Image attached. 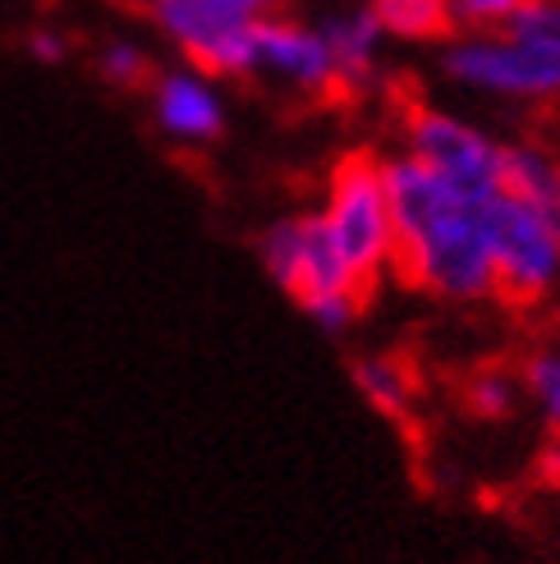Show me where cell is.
Returning <instances> with one entry per match:
<instances>
[{"label":"cell","mask_w":560,"mask_h":564,"mask_svg":"<svg viewBox=\"0 0 560 564\" xmlns=\"http://www.w3.org/2000/svg\"><path fill=\"white\" fill-rule=\"evenodd\" d=\"M216 74L198 65H171L157 69L148 83V110L161 138H171L175 148L203 152L226 133V97L216 88Z\"/></svg>","instance_id":"cell-9"},{"label":"cell","mask_w":560,"mask_h":564,"mask_svg":"<svg viewBox=\"0 0 560 564\" xmlns=\"http://www.w3.org/2000/svg\"><path fill=\"white\" fill-rule=\"evenodd\" d=\"M538 477L547 487H560V432H547V441L538 449Z\"/></svg>","instance_id":"cell-19"},{"label":"cell","mask_w":560,"mask_h":564,"mask_svg":"<svg viewBox=\"0 0 560 564\" xmlns=\"http://www.w3.org/2000/svg\"><path fill=\"white\" fill-rule=\"evenodd\" d=\"M354 386L377 413L386 417H409L418 404V372L396 354H363L354 362Z\"/></svg>","instance_id":"cell-12"},{"label":"cell","mask_w":560,"mask_h":564,"mask_svg":"<svg viewBox=\"0 0 560 564\" xmlns=\"http://www.w3.org/2000/svg\"><path fill=\"white\" fill-rule=\"evenodd\" d=\"M381 175L396 212V275L441 303L496 299L487 197L437 175L409 152L381 156Z\"/></svg>","instance_id":"cell-1"},{"label":"cell","mask_w":560,"mask_h":564,"mask_svg":"<svg viewBox=\"0 0 560 564\" xmlns=\"http://www.w3.org/2000/svg\"><path fill=\"white\" fill-rule=\"evenodd\" d=\"M437 69L451 88L500 106L560 101V0L524 6L487 33H451L437 42Z\"/></svg>","instance_id":"cell-2"},{"label":"cell","mask_w":560,"mask_h":564,"mask_svg":"<svg viewBox=\"0 0 560 564\" xmlns=\"http://www.w3.org/2000/svg\"><path fill=\"white\" fill-rule=\"evenodd\" d=\"M460 394H464V409H469L473 417H483V422H506V417H515L519 404H524L519 372H515V368H500V362L469 372Z\"/></svg>","instance_id":"cell-15"},{"label":"cell","mask_w":560,"mask_h":564,"mask_svg":"<svg viewBox=\"0 0 560 564\" xmlns=\"http://www.w3.org/2000/svg\"><path fill=\"white\" fill-rule=\"evenodd\" d=\"M152 28L180 61L216 78H248L258 23L286 10V0H143Z\"/></svg>","instance_id":"cell-5"},{"label":"cell","mask_w":560,"mask_h":564,"mask_svg":"<svg viewBox=\"0 0 560 564\" xmlns=\"http://www.w3.org/2000/svg\"><path fill=\"white\" fill-rule=\"evenodd\" d=\"M487 243L500 303L547 307L560 299V235L534 203L496 188L487 197Z\"/></svg>","instance_id":"cell-6"},{"label":"cell","mask_w":560,"mask_h":564,"mask_svg":"<svg viewBox=\"0 0 560 564\" xmlns=\"http://www.w3.org/2000/svg\"><path fill=\"white\" fill-rule=\"evenodd\" d=\"M322 230L335 248V258L358 280L363 290H377L381 280L396 275V212L381 175V156L373 152H345L331 165L322 188Z\"/></svg>","instance_id":"cell-4"},{"label":"cell","mask_w":560,"mask_h":564,"mask_svg":"<svg viewBox=\"0 0 560 564\" xmlns=\"http://www.w3.org/2000/svg\"><path fill=\"white\" fill-rule=\"evenodd\" d=\"M28 55H33L37 65H61L65 55H69V42L61 33H51V28H37V33H28Z\"/></svg>","instance_id":"cell-18"},{"label":"cell","mask_w":560,"mask_h":564,"mask_svg":"<svg viewBox=\"0 0 560 564\" xmlns=\"http://www.w3.org/2000/svg\"><path fill=\"white\" fill-rule=\"evenodd\" d=\"M515 372L524 386V404L538 413L547 432H560V345L528 349Z\"/></svg>","instance_id":"cell-14"},{"label":"cell","mask_w":560,"mask_h":564,"mask_svg":"<svg viewBox=\"0 0 560 564\" xmlns=\"http://www.w3.org/2000/svg\"><path fill=\"white\" fill-rule=\"evenodd\" d=\"M500 188H510L515 197H524V203H534L551 220V230L560 235V152L534 143V138H524V143H506Z\"/></svg>","instance_id":"cell-11"},{"label":"cell","mask_w":560,"mask_h":564,"mask_svg":"<svg viewBox=\"0 0 560 564\" xmlns=\"http://www.w3.org/2000/svg\"><path fill=\"white\" fill-rule=\"evenodd\" d=\"M368 10L390 42L432 46L451 37V19H445L441 0H368Z\"/></svg>","instance_id":"cell-13"},{"label":"cell","mask_w":560,"mask_h":564,"mask_svg":"<svg viewBox=\"0 0 560 564\" xmlns=\"http://www.w3.org/2000/svg\"><path fill=\"white\" fill-rule=\"evenodd\" d=\"M445 19H451V33H487L500 28L524 0H441Z\"/></svg>","instance_id":"cell-17"},{"label":"cell","mask_w":560,"mask_h":564,"mask_svg":"<svg viewBox=\"0 0 560 564\" xmlns=\"http://www.w3.org/2000/svg\"><path fill=\"white\" fill-rule=\"evenodd\" d=\"M248 78L267 83L276 93H290L299 101L341 97L331 42L322 33V23L290 19V14H271L258 23L254 51H248Z\"/></svg>","instance_id":"cell-8"},{"label":"cell","mask_w":560,"mask_h":564,"mask_svg":"<svg viewBox=\"0 0 560 564\" xmlns=\"http://www.w3.org/2000/svg\"><path fill=\"white\" fill-rule=\"evenodd\" d=\"M400 152L432 165L437 175L451 184L492 197L500 188V161H506V143L492 138L487 129L469 124L464 116L432 101H413L400 116Z\"/></svg>","instance_id":"cell-7"},{"label":"cell","mask_w":560,"mask_h":564,"mask_svg":"<svg viewBox=\"0 0 560 564\" xmlns=\"http://www.w3.org/2000/svg\"><path fill=\"white\" fill-rule=\"evenodd\" d=\"M258 258L276 285L331 335H345L358 322L363 303H368V290L335 258L317 212H294L271 220L258 235Z\"/></svg>","instance_id":"cell-3"},{"label":"cell","mask_w":560,"mask_h":564,"mask_svg":"<svg viewBox=\"0 0 560 564\" xmlns=\"http://www.w3.org/2000/svg\"><path fill=\"white\" fill-rule=\"evenodd\" d=\"M97 74L110 83V88H148L157 65L143 42L133 37H106L97 46Z\"/></svg>","instance_id":"cell-16"},{"label":"cell","mask_w":560,"mask_h":564,"mask_svg":"<svg viewBox=\"0 0 560 564\" xmlns=\"http://www.w3.org/2000/svg\"><path fill=\"white\" fill-rule=\"evenodd\" d=\"M322 23V33L331 42V61H335V83H341V97H354V93H368L377 74H381V46L390 42L381 33V23L373 19L368 0L363 6H345L335 10Z\"/></svg>","instance_id":"cell-10"}]
</instances>
